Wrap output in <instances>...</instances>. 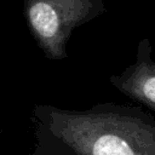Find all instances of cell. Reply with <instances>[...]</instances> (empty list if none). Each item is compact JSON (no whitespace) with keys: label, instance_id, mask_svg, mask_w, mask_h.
<instances>
[{"label":"cell","instance_id":"6da1fadb","mask_svg":"<svg viewBox=\"0 0 155 155\" xmlns=\"http://www.w3.org/2000/svg\"><path fill=\"white\" fill-rule=\"evenodd\" d=\"M39 127L79 155H155V116L140 107L98 103L84 110L41 107Z\"/></svg>","mask_w":155,"mask_h":155},{"label":"cell","instance_id":"7a4b0ae2","mask_svg":"<svg viewBox=\"0 0 155 155\" xmlns=\"http://www.w3.org/2000/svg\"><path fill=\"white\" fill-rule=\"evenodd\" d=\"M103 0H34L29 6L30 24L53 58L67 57L71 33L105 12Z\"/></svg>","mask_w":155,"mask_h":155},{"label":"cell","instance_id":"3957f363","mask_svg":"<svg viewBox=\"0 0 155 155\" xmlns=\"http://www.w3.org/2000/svg\"><path fill=\"white\" fill-rule=\"evenodd\" d=\"M109 81L125 96L155 111V61L148 38L139 41L136 61L121 73L113 74Z\"/></svg>","mask_w":155,"mask_h":155},{"label":"cell","instance_id":"277c9868","mask_svg":"<svg viewBox=\"0 0 155 155\" xmlns=\"http://www.w3.org/2000/svg\"><path fill=\"white\" fill-rule=\"evenodd\" d=\"M30 155H79L61 139L38 127L36 143Z\"/></svg>","mask_w":155,"mask_h":155}]
</instances>
